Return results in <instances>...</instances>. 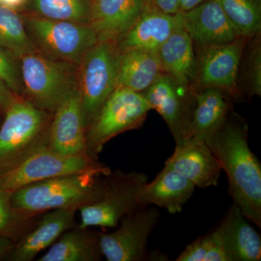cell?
<instances>
[{
	"instance_id": "cell-1",
	"label": "cell",
	"mask_w": 261,
	"mask_h": 261,
	"mask_svg": "<svg viewBox=\"0 0 261 261\" xmlns=\"http://www.w3.org/2000/svg\"><path fill=\"white\" fill-rule=\"evenodd\" d=\"M246 121L229 113L205 142L228 180L229 193L247 219L261 227V166L248 144Z\"/></svg>"
},
{
	"instance_id": "cell-2",
	"label": "cell",
	"mask_w": 261,
	"mask_h": 261,
	"mask_svg": "<svg viewBox=\"0 0 261 261\" xmlns=\"http://www.w3.org/2000/svg\"><path fill=\"white\" fill-rule=\"evenodd\" d=\"M111 172L107 166L30 184L12 192V205L27 219L56 209L78 211L101 195L106 176Z\"/></svg>"
},
{
	"instance_id": "cell-3",
	"label": "cell",
	"mask_w": 261,
	"mask_h": 261,
	"mask_svg": "<svg viewBox=\"0 0 261 261\" xmlns=\"http://www.w3.org/2000/svg\"><path fill=\"white\" fill-rule=\"evenodd\" d=\"M5 116L0 128V173L49 147L51 123L47 112L18 97Z\"/></svg>"
},
{
	"instance_id": "cell-4",
	"label": "cell",
	"mask_w": 261,
	"mask_h": 261,
	"mask_svg": "<svg viewBox=\"0 0 261 261\" xmlns=\"http://www.w3.org/2000/svg\"><path fill=\"white\" fill-rule=\"evenodd\" d=\"M20 60L23 91L30 102L39 109L54 113L78 89L75 65L53 59L38 50Z\"/></svg>"
},
{
	"instance_id": "cell-5",
	"label": "cell",
	"mask_w": 261,
	"mask_h": 261,
	"mask_svg": "<svg viewBox=\"0 0 261 261\" xmlns=\"http://www.w3.org/2000/svg\"><path fill=\"white\" fill-rule=\"evenodd\" d=\"M121 57L116 42L99 41L79 65L78 89L86 130L117 88Z\"/></svg>"
},
{
	"instance_id": "cell-6",
	"label": "cell",
	"mask_w": 261,
	"mask_h": 261,
	"mask_svg": "<svg viewBox=\"0 0 261 261\" xmlns=\"http://www.w3.org/2000/svg\"><path fill=\"white\" fill-rule=\"evenodd\" d=\"M151 110L142 93L117 87L87 128V154L97 160L105 145L113 137L142 126Z\"/></svg>"
},
{
	"instance_id": "cell-7",
	"label": "cell",
	"mask_w": 261,
	"mask_h": 261,
	"mask_svg": "<svg viewBox=\"0 0 261 261\" xmlns=\"http://www.w3.org/2000/svg\"><path fill=\"white\" fill-rule=\"evenodd\" d=\"M33 42L41 53L58 61L79 65L99 39L89 24L49 20L38 15L24 17Z\"/></svg>"
},
{
	"instance_id": "cell-8",
	"label": "cell",
	"mask_w": 261,
	"mask_h": 261,
	"mask_svg": "<svg viewBox=\"0 0 261 261\" xmlns=\"http://www.w3.org/2000/svg\"><path fill=\"white\" fill-rule=\"evenodd\" d=\"M147 181L148 177L145 173H110L106 176L101 195L79 209L81 218L79 226L116 228L126 215L145 207L138 202L137 195Z\"/></svg>"
},
{
	"instance_id": "cell-9",
	"label": "cell",
	"mask_w": 261,
	"mask_h": 261,
	"mask_svg": "<svg viewBox=\"0 0 261 261\" xmlns=\"http://www.w3.org/2000/svg\"><path fill=\"white\" fill-rule=\"evenodd\" d=\"M106 167V165L89 156L64 155L48 147L15 168L0 173V188L12 193L35 182Z\"/></svg>"
},
{
	"instance_id": "cell-10",
	"label": "cell",
	"mask_w": 261,
	"mask_h": 261,
	"mask_svg": "<svg viewBox=\"0 0 261 261\" xmlns=\"http://www.w3.org/2000/svg\"><path fill=\"white\" fill-rule=\"evenodd\" d=\"M149 205L126 215L116 231L99 233L103 257L108 261H139L147 256L149 235L159 221L157 209Z\"/></svg>"
},
{
	"instance_id": "cell-11",
	"label": "cell",
	"mask_w": 261,
	"mask_h": 261,
	"mask_svg": "<svg viewBox=\"0 0 261 261\" xmlns=\"http://www.w3.org/2000/svg\"><path fill=\"white\" fill-rule=\"evenodd\" d=\"M142 94L167 123L176 144L188 138L195 108V89L183 87L162 73Z\"/></svg>"
},
{
	"instance_id": "cell-12",
	"label": "cell",
	"mask_w": 261,
	"mask_h": 261,
	"mask_svg": "<svg viewBox=\"0 0 261 261\" xmlns=\"http://www.w3.org/2000/svg\"><path fill=\"white\" fill-rule=\"evenodd\" d=\"M248 40L239 37L228 44L201 47L194 89H218L231 97H238L239 72Z\"/></svg>"
},
{
	"instance_id": "cell-13",
	"label": "cell",
	"mask_w": 261,
	"mask_h": 261,
	"mask_svg": "<svg viewBox=\"0 0 261 261\" xmlns=\"http://www.w3.org/2000/svg\"><path fill=\"white\" fill-rule=\"evenodd\" d=\"M181 13L182 29L200 47L228 44L241 37L224 13L219 0H206Z\"/></svg>"
},
{
	"instance_id": "cell-14",
	"label": "cell",
	"mask_w": 261,
	"mask_h": 261,
	"mask_svg": "<svg viewBox=\"0 0 261 261\" xmlns=\"http://www.w3.org/2000/svg\"><path fill=\"white\" fill-rule=\"evenodd\" d=\"M165 166L185 176L200 188L218 185L221 168L205 140L189 137L176 144Z\"/></svg>"
},
{
	"instance_id": "cell-15",
	"label": "cell",
	"mask_w": 261,
	"mask_h": 261,
	"mask_svg": "<svg viewBox=\"0 0 261 261\" xmlns=\"http://www.w3.org/2000/svg\"><path fill=\"white\" fill-rule=\"evenodd\" d=\"M86 130L80 94L76 89L54 112L49 126V147L64 155L89 156Z\"/></svg>"
},
{
	"instance_id": "cell-16",
	"label": "cell",
	"mask_w": 261,
	"mask_h": 261,
	"mask_svg": "<svg viewBox=\"0 0 261 261\" xmlns=\"http://www.w3.org/2000/svg\"><path fill=\"white\" fill-rule=\"evenodd\" d=\"M181 28V12L168 14L152 5H145L135 23L116 44L121 53L135 49L159 50L173 33Z\"/></svg>"
},
{
	"instance_id": "cell-17",
	"label": "cell",
	"mask_w": 261,
	"mask_h": 261,
	"mask_svg": "<svg viewBox=\"0 0 261 261\" xmlns=\"http://www.w3.org/2000/svg\"><path fill=\"white\" fill-rule=\"evenodd\" d=\"M76 211L74 208H61L44 213L35 227L15 243L8 260H34L39 252L50 247L63 233L73 227Z\"/></svg>"
},
{
	"instance_id": "cell-18",
	"label": "cell",
	"mask_w": 261,
	"mask_h": 261,
	"mask_svg": "<svg viewBox=\"0 0 261 261\" xmlns=\"http://www.w3.org/2000/svg\"><path fill=\"white\" fill-rule=\"evenodd\" d=\"M144 0H95L89 25L99 41L116 42L145 8Z\"/></svg>"
},
{
	"instance_id": "cell-19",
	"label": "cell",
	"mask_w": 261,
	"mask_h": 261,
	"mask_svg": "<svg viewBox=\"0 0 261 261\" xmlns=\"http://www.w3.org/2000/svg\"><path fill=\"white\" fill-rule=\"evenodd\" d=\"M195 187L185 176L164 166L153 181L146 182L142 187L137 200L142 206L157 205L170 214H177L183 210Z\"/></svg>"
},
{
	"instance_id": "cell-20",
	"label": "cell",
	"mask_w": 261,
	"mask_h": 261,
	"mask_svg": "<svg viewBox=\"0 0 261 261\" xmlns=\"http://www.w3.org/2000/svg\"><path fill=\"white\" fill-rule=\"evenodd\" d=\"M231 261H259L261 239L238 206L230 207L216 228Z\"/></svg>"
},
{
	"instance_id": "cell-21",
	"label": "cell",
	"mask_w": 261,
	"mask_h": 261,
	"mask_svg": "<svg viewBox=\"0 0 261 261\" xmlns=\"http://www.w3.org/2000/svg\"><path fill=\"white\" fill-rule=\"evenodd\" d=\"M163 73L178 84L194 89L197 79V60L194 42L183 29H178L159 49Z\"/></svg>"
},
{
	"instance_id": "cell-22",
	"label": "cell",
	"mask_w": 261,
	"mask_h": 261,
	"mask_svg": "<svg viewBox=\"0 0 261 261\" xmlns=\"http://www.w3.org/2000/svg\"><path fill=\"white\" fill-rule=\"evenodd\" d=\"M162 73L159 50L135 49L122 51L117 87L142 93Z\"/></svg>"
},
{
	"instance_id": "cell-23",
	"label": "cell",
	"mask_w": 261,
	"mask_h": 261,
	"mask_svg": "<svg viewBox=\"0 0 261 261\" xmlns=\"http://www.w3.org/2000/svg\"><path fill=\"white\" fill-rule=\"evenodd\" d=\"M228 94L214 88L195 90L194 110L189 137L205 140L222 125L231 112Z\"/></svg>"
},
{
	"instance_id": "cell-24",
	"label": "cell",
	"mask_w": 261,
	"mask_h": 261,
	"mask_svg": "<svg viewBox=\"0 0 261 261\" xmlns=\"http://www.w3.org/2000/svg\"><path fill=\"white\" fill-rule=\"evenodd\" d=\"M103 257L99 233L89 228H70L37 261H98Z\"/></svg>"
},
{
	"instance_id": "cell-25",
	"label": "cell",
	"mask_w": 261,
	"mask_h": 261,
	"mask_svg": "<svg viewBox=\"0 0 261 261\" xmlns=\"http://www.w3.org/2000/svg\"><path fill=\"white\" fill-rule=\"evenodd\" d=\"M0 46L20 59L37 50L29 36L23 18L16 10L0 5Z\"/></svg>"
},
{
	"instance_id": "cell-26",
	"label": "cell",
	"mask_w": 261,
	"mask_h": 261,
	"mask_svg": "<svg viewBox=\"0 0 261 261\" xmlns=\"http://www.w3.org/2000/svg\"><path fill=\"white\" fill-rule=\"evenodd\" d=\"M36 15L49 20H66L89 24L92 0H32Z\"/></svg>"
},
{
	"instance_id": "cell-27",
	"label": "cell",
	"mask_w": 261,
	"mask_h": 261,
	"mask_svg": "<svg viewBox=\"0 0 261 261\" xmlns=\"http://www.w3.org/2000/svg\"><path fill=\"white\" fill-rule=\"evenodd\" d=\"M224 13L241 37L260 35L261 0H219Z\"/></svg>"
},
{
	"instance_id": "cell-28",
	"label": "cell",
	"mask_w": 261,
	"mask_h": 261,
	"mask_svg": "<svg viewBox=\"0 0 261 261\" xmlns=\"http://www.w3.org/2000/svg\"><path fill=\"white\" fill-rule=\"evenodd\" d=\"M177 261H231L218 230L199 238L178 255Z\"/></svg>"
},
{
	"instance_id": "cell-29",
	"label": "cell",
	"mask_w": 261,
	"mask_h": 261,
	"mask_svg": "<svg viewBox=\"0 0 261 261\" xmlns=\"http://www.w3.org/2000/svg\"><path fill=\"white\" fill-rule=\"evenodd\" d=\"M11 194V192L0 188V235L10 238H12L10 234L21 231L24 232L33 219L23 217L13 208Z\"/></svg>"
},
{
	"instance_id": "cell-30",
	"label": "cell",
	"mask_w": 261,
	"mask_h": 261,
	"mask_svg": "<svg viewBox=\"0 0 261 261\" xmlns=\"http://www.w3.org/2000/svg\"><path fill=\"white\" fill-rule=\"evenodd\" d=\"M260 35L251 41L245 62V88L250 97L261 96V42Z\"/></svg>"
},
{
	"instance_id": "cell-31",
	"label": "cell",
	"mask_w": 261,
	"mask_h": 261,
	"mask_svg": "<svg viewBox=\"0 0 261 261\" xmlns=\"http://www.w3.org/2000/svg\"><path fill=\"white\" fill-rule=\"evenodd\" d=\"M15 57L0 46V79L15 94L23 91L20 68L17 65Z\"/></svg>"
},
{
	"instance_id": "cell-32",
	"label": "cell",
	"mask_w": 261,
	"mask_h": 261,
	"mask_svg": "<svg viewBox=\"0 0 261 261\" xmlns=\"http://www.w3.org/2000/svg\"><path fill=\"white\" fill-rule=\"evenodd\" d=\"M16 99L15 94L0 79V111L5 115Z\"/></svg>"
},
{
	"instance_id": "cell-33",
	"label": "cell",
	"mask_w": 261,
	"mask_h": 261,
	"mask_svg": "<svg viewBox=\"0 0 261 261\" xmlns=\"http://www.w3.org/2000/svg\"><path fill=\"white\" fill-rule=\"evenodd\" d=\"M180 0H151V5L168 14H176L179 12Z\"/></svg>"
},
{
	"instance_id": "cell-34",
	"label": "cell",
	"mask_w": 261,
	"mask_h": 261,
	"mask_svg": "<svg viewBox=\"0 0 261 261\" xmlns=\"http://www.w3.org/2000/svg\"><path fill=\"white\" fill-rule=\"evenodd\" d=\"M14 245L15 242L13 238L5 235H0V260L9 256Z\"/></svg>"
},
{
	"instance_id": "cell-35",
	"label": "cell",
	"mask_w": 261,
	"mask_h": 261,
	"mask_svg": "<svg viewBox=\"0 0 261 261\" xmlns=\"http://www.w3.org/2000/svg\"><path fill=\"white\" fill-rule=\"evenodd\" d=\"M205 1L206 0H180L179 12L183 13V12L188 11Z\"/></svg>"
},
{
	"instance_id": "cell-36",
	"label": "cell",
	"mask_w": 261,
	"mask_h": 261,
	"mask_svg": "<svg viewBox=\"0 0 261 261\" xmlns=\"http://www.w3.org/2000/svg\"><path fill=\"white\" fill-rule=\"evenodd\" d=\"M28 0H0V5L15 10L21 8Z\"/></svg>"
},
{
	"instance_id": "cell-37",
	"label": "cell",
	"mask_w": 261,
	"mask_h": 261,
	"mask_svg": "<svg viewBox=\"0 0 261 261\" xmlns=\"http://www.w3.org/2000/svg\"><path fill=\"white\" fill-rule=\"evenodd\" d=\"M145 5H151V0H144Z\"/></svg>"
},
{
	"instance_id": "cell-38",
	"label": "cell",
	"mask_w": 261,
	"mask_h": 261,
	"mask_svg": "<svg viewBox=\"0 0 261 261\" xmlns=\"http://www.w3.org/2000/svg\"><path fill=\"white\" fill-rule=\"evenodd\" d=\"M92 3H94V1H95V0H92Z\"/></svg>"
}]
</instances>
